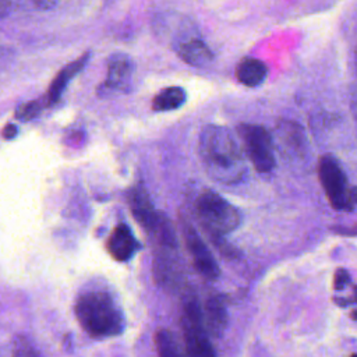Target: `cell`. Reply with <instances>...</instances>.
<instances>
[{
  "instance_id": "22",
  "label": "cell",
  "mask_w": 357,
  "mask_h": 357,
  "mask_svg": "<svg viewBox=\"0 0 357 357\" xmlns=\"http://www.w3.org/2000/svg\"><path fill=\"white\" fill-rule=\"evenodd\" d=\"M3 135L7 138V139H11L17 135V127L14 124H8L4 131H3Z\"/></svg>"
},
{
  "instance_id": "8",
  "label": "cell",
  "mask_w": 357,
  "mask_h": 357,
  "mask_svg": "<svg viewBox=\"0 0 357 357\" xmlns=\"http://www.w3.org/2000/svg\"><path fill=\"white\" fill-rule=\"evenodd\" d=\"M128 204H130L132 216L144 227V230L148 234H152L155 231V229L159 226V223L165 218L163 213L158 212L153 208V205H152V202H151L145 188L141 184L135 185L134 188L130 190V192H128Z\"/></svg>"
},
{
  "instance_id": "18",
  "label": "cell",
  "mask_w": 357,
  "mask_h": 357,
  "mask_svg": "<svg viewBox=\"0 0 357 357\" xmlns=\"http://www.w3.org/2000/svg\"><path fill=\"white\" fill-rule=\"evenodd\" d=\"M10 8L17 6L24 10H36V11H46L53 8L59 0H3Z\"/></svg>"
},
{
  "instance_id": "21",
  "label": "cell",
  "mask_w": 357,
  "mask_h": 357,
  "mask_svg": "<svg viewBox=\"0 0 357 357\" xmlns=\"http://www.w3.org/2000/svg\"><path fill=\"white\" fill-rule=\"evenodd\" d=\"M350 282V275L346 269H342L339 268L335 273V278H333V286L336 290H342L347 283Z\"/></svg>"
},
{
  "instance_id": "7",
  "label": "cell",
  "mask_w": 357,
  "mask_h": 357,
  "mask_svg": "<svg viewBox=\"0 0 357 357\" xmlns=\"http://www.w3.org/2000/svg\"><path fill=\"white\" fill-rule=\"evenodd\" d=\"M183 236L185 241V247L192 259V264L199 275L209 280H215L220 275L219 265L213 258L212 252L197 233V230L188 222H183Z\"/></svg>"
},
{
  "instance_id": "1",
  "label": "cell",
  "mask_w": 357,
  "mask_h": 357,
  "mask_svg": "<svg viewBox=\"0 0 357 357\" xmlns=\"http://www.w3.org/2000/svg\"><path fill=\"white\" fill-rule=\"evenodd\" d=\"M198 151L209 174L223 183H237L245 173L243 152L233 134L222 126H205L199 134Z\"/></svg>"
},
{
  "instance_id": "9",
  "label": "cell",
  "mask_w": 357,
  "mask_h": 357,
  "mask_svg": "<svg viewBox=\"0 0 357 357\" xmlns=\"http://www.w3.org/2000/svg\"><path fill=\"white\" fill-rule=\"evenodd\" d=\"M134 71L131 59L126 54H113L107 61V77L99 86V92L105 95L117 93L128 88Z\"/></svg>"
},
{
  "instance_id": "26",
  "label": "cell",
  "mask_w": 357,
  "mask_h": 357,
  "mask_svg": "<svg viewBox=\"0 0 357 357\" xmlns=\"http://www.w3.org/2000/svg\"><path fill=\"white\" fill-rule=\"evenodd\" d=\"M350 357H357V353H354V354H351Z\"/></svg>"
},
{
  "instance_id": "23",
  "label": "cell",
  "mask_w": 357,
  "mask_h": 357,
  "mask_svg": "<svg viewBox=\"0 0 357 357\" xmlns=\"http://www.w3.org/2000/svg\"><path fill=\"white\" fill-rule=\"evenodd\" d=\"M349 198H350L351 205H357V185H356V187H351V188L349 190Z\"/></svg>"
},
{
  "instance_id": "5",
  "label": "cell",
  "mask_w": 357,
  "mask_h": 357,
  "mask_svg": "<svg viewBox=\"0 0 357 357\" xmlns=\"http://www.w3.org/2000/svg\"><path fill=\"white\" fill-rule=\"evenodd\" d=\"M238 134L254 169L259 173H269L275 167L273 144L269 132L262 126L241 124Z\"/></svg>"
},
{
  "instance_id": "6",
  "label": "cell",
  "mask_w": 357,
  "mask_h": 357,
  "mask_svg": "<svg viewBox=\"0 0 357 357\" xmlns=\"http://www.w3.org/2000/svg\"><path fill=\"white\" fill-rule=\"evenodd\" d=\"M318 177L329 204L335 209L344 211L353 206L349 198L346 174L335 156H321L318 162Z\"/></svg>"
},
{
  "instance_id": "11",
  "label": "cell",
  "mask_w": 357,
  "mask_h": 357,
  "mask_svg": "<svg viewBox=\"0 0 357 357\" xmlns=\"http://www.w3.org/2000/svg\"><path fill=\"white\" fill-rule=\"evenodd\" d=\"M176 52L181 60L194 67L208 66L213 59L211 49L199 38H187L177 42Z\"/></svg>"
},
{
  "instance_id": "25",
  "label": "cell",
  "mask_w": 357,
  "mask_h": 357,
  "mask_svg": "<svg viewBox=\"0 0 357 357\" xmlns=\"http://www.w3.org/2000/svg\"><path fill=\"white\" fill-rule=\"evenodd\" d=\"M356 67H357V50H356Z\"/></svg>"
},
{
  "instance_id": "13",
  "label": "cell",
  "mask_w": 357,
  "mask_h": 357,
  "mask_svg": "<svg viewBox=\"0 0 357 357\" xmlns=\"http://www.w3.org/2000/svg\"><path fill=\"white\" fill-rule=\"evenodd\" d=\"M86 60H88V54H82L79 59H77L75 61H73V63H70L68 66H66V67L56 75V78L53 79V82H52L50 86H49L47 93L43 96L47 106H50V105H53V103H56V102L59 100V98H60L61 93L64 92L66 86L68 85L70 79L84 68Z\"/></svg>"
},
{
  "instance_id": "10",
  "label": "cell",
  "mask_w": 357,
  "mask_h": 357,
  "mask_svg": "<svg viewBox=\"0 0 357 357\" xmlns=\"http://www.w3.org/2000/svg\"><path fill=\"white\" fill-rule=\"evenodd\" d=\"M106 247L112 258L119 262H124L134 255L138 248V243L130 227L124 223H120L110 233Z\"/></svg>"
},
{
  "instance_id": "19",
  "label": "cell",
  "mask_w": 357,
  "mask_h": 357,
  "mask_svg": "<svg viewBox=\"0 0 357 357\" xmlns=\"http://www.w3.org/2000/svg\"><path fill=\"white\" fill-rule=\"evenodd\" d=\"M46 100L45 98H40V99H35L32 102H28V103H24L18 110H17V117L22 119V120H29V119H33L35 116H38L40 113V110L43 107H46Z\"/></svg>"
},
{
  "instance_id": "17",
  "label": "cell",
  "mask_w": 357,
  "mask_h": 357,
  "mask_svg": "<svg viewBox=\"0 0 357 357\" xmlns=\"http://www.w3.org/2000/svg\"><path fill=\"white\" fill-rule=\"evenodd\" d=\"M278 132H280V138L282 142L284 144V146L287 149L300 152V149H303V131L300 130L298 126L293 124V123H284L280 126V128L278 127Z\"/></svg>"
},
{
  "instance_id": "2",
  "label": "cell",
  "mask_w": 357,
  "mask_h": 357,
  "mask_svg": "<svg viewBox=\"0 0 357 357\" xmlns=\"http://www.w3.org/2000/svg\"><path fill=\"white\" fill-rule=\"evenodd\" d=\"M75 317L82 329L92 337H110L121 333L124 319L110 294L91 290L78 296L74 305Z\"/></svg>"
},
{
  "instance_id": "16",
  "label": "cell",
  "mask_w": 357,
  "mask_h": 357,
  "mask_svg": "<svg viewBox=\"0 0 357 357\" xmlns=\"http://www.w3.org/2000/svg\"><path fill=\"white\" fill-rule=\"evenodd\" d=\"M155 346L158 357H183L173 335L166 329H159L155 333Z\"/></svg>"
},
{
  "instance_id": "24",
  "label": "cell",
  "mask_w": 357,
  "mask_h": 357,
  "mask_svg": "<svg viewBox=\"0 0 357 357\" xmlns=\"http://www.w3.org/2000/svg\"><path fill=\"white\" fill-rule=\"evenodd\" d=\"M353 114H354V120H356V126H357V100L353 102Z\"/></svg>"
},
{
  "instance_id": "4",
  "label": "cell",
  "mask_w": 357,
  "mask_h": 357,
  "mask_svg": "<svg viewBox=\"0 0 357 357\" xmlns=\"http://www.w3.org/2000/svg\"><path fill=\"white\" fill-rule=\"evenodd\" d=\"M181 325L184 333L185 357H216L215 349L208 337L202 310L194 297L183 303Z\"/></svg>"
},
{
  "instance_id": "20",
  "label": "cell",
  "mask_w": 357,
  "mask_h": 357,
  "mask_svg": "<svg viewBox=\"0 0 357 357\" xmlns=\"http://www.w3.org/2000/svg\"><path fill=\"white\" fill-rule=\"evenodd\" d=\"M10 357H40V354L26 340H17Z\"/></svg>"
},
{
  "instance_id": "15",
  "label": "cell",
  "mask_w": 357,
  "mask_h": 357,
  "mask_svg": "<svg viewBox=\"0 0 357 357\" xmlns=\"http://www.w3.org/2000/svg\"><path fill=\"white\" fill-rule=\"evenodd\" d=\"M185 102V92L180 86L162 89L152 102V109L156 112H167L180 107Z\"/></svg>"
},
{
  "instance_id": "3",
  "label": "cell",
  "mask_w": 357,
  "mask_h": 357,
  "mask_svg": "<svg viewBox=\"0 0 357 357\" xmlns=\"http://www.w3.org/2000/svg\"><path fill=\"white\" fill-rule=\"evenodd\" d=\"M195 208L202 225L213 237H220L236 230L241 222L237 208L211 190L204 191L197 198Z\"/></svg>"
},
{
  "instance_id": "14",
  "label": "cell",
  "mask_w": 357,
  "mask_h": 357,
  "mask_svg": "<svg viewBox=\"0 0 357 357\" xmlns=\"http://www.w3.org/2000/svg\"><path fill=\"white\" fill-rule=\"evenodd\" d=\"M266 74H268V67L265 66V63L252 57L241 60L236 70L237 79L247 86L259 85L265 79Z\"/></svg>"
},
{
  "instance_id": "12",
  "label": "cell",
  "mask_w": 357,
  "mask_h": 357,
  "mask_svg": "<svg viewBox=\"0 0 357 357\" xmlns=\"http://www.w3.org/2000/svg\"><path fill=\"white\" fill-rule=\"evenodd\" d=\"M202 314L206 331L215 337L222 336L227 324V311L223 298L220 296L209 297L205 303V310Z\"/></svg>"
}]
</instances>
